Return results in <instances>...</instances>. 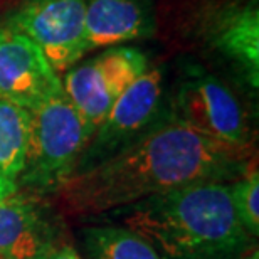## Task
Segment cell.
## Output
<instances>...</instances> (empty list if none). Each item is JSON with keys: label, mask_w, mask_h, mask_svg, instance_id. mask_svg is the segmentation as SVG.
<instances>
[{"label": "cell", "mask_w": 259, "mask_h": 259, "mask_svg": "<svg viewBox=\"0 0 259 259\" xmlns=\"http://www.w3.org/2000/svg\"><path fill=\"white\" fill-rule=\"evenodd\" d=\"M82 244L90 259H163L148 241L123 226L90 227Z\"/></svg>", "instance_id": "cell-13"}, {"label": "cell", "mask_w": 259, "mask_h": 259, "mask_svg": "<svg viewBox=\"0 0 259 259\" xmlns=\"http://www.w3.org/2000/svg\"><path fill=\"white\" fill-rule=\"evenodd\" d=\"M95 128L66 96L64 90L30 111V140L19 189L49 192L74 174Z\"/></svg>", "instance_id": "cell-3"}, {"label": "cell", "mask_w": 259, "mask_h": 259, "mask_svg": "<svg viewBox=\"0 0 259 259\" xmlns=\"http://www.w3.org/2000/svg\"><path fill=\"white\" fill-rule=\"evenodd\" d=\"M120 210L123 227L167 259H237L251 242L226 182L190 184Z\"/></svg>", "instance_id": "cell-2"}, {"label": "cell", "mask_w": 259, "mask_h": 259, "mask_svg": "<svg viewBox=\"0 0 259 259\" xmlns=\"http://www.w3.org/2000/svg\"><path fill=\"white\" fill-rule=\"evenodd\" d=\"M231 185L236 214L251 237L259 234V175L256 167H247L241 179Z\"/></svg>", "instance_id": "cell-14"}, {"label": "cell", "mask_w": 259, "mask_h": 259, "mask_svg": "<svg viewBox=\"0 0 259 259\" xmlns=\"http://www.w3.org/2000/svg\"><path fill=\"white\" fill-rule=\"evenodd\" d=\"M163 95L160 69H147L113 103L105 120L96 128L76 170L91 167L125 148L153 125ZM74 170V172H76Z\"/></svg>", "instance_id": "cell-7"}, {"label": "cell", "mask_w": 259, "mask_h": 259, "mask_svg": "<svg viewBox=\"0 0 259 259\" xmlns=\"http://www.w3.org/2000/svg\"><path fill=\"white\" fill-rule=\"evenodd\" d=\"M63 91L59 74L40 49L14 25L0 27V100L32 111Z\"/></svg>", "instance_id": "cell-8"}, {"label": "cell", "mask_w": 259, "mask_h": 259, "mask_svg": "<svg viewBox=\"0 0 259 259\" xmlns=\"http://www.w3.org/2000/svg\"><path fill=\"white\" fill-rule=\"evenodd\" d=\"M9 24L37 46L56 72L69 71L88 53L84 0H24Z\"/></svg>", "instance_id": "cell-6"}, {"label": "cell", "mask_w": 259, "mask_h": 259, "mask_svg": "<svg viewBox=\"0 0 259 259\" xmlns=\"http://www.w3.org/2000/svg\"><path fill=\"white\" fill-rule=\"evenodd\" d=\"M40 259H82L69 244H54Z\"/></svg>", "instance_id": "cell-15"}, {"label": "cell", "mask_w": 259, "mask_h": 259, "mask_svg": "<svg viewBox=\"0 0 259 259\" xmlns=\"http://www.w3.org/2000/svg\"><path fill=\"white\" fill-rule=\"evenodd\" d=\"M54 244L51 222L35 202L20 194L0 200V259H40Z\"/></svg>", "instance_id": "cell-11"}, {"label": "cell", "mask_w": 259, "mask_h": 259, "mask_svg": "<svg viewBox=\"0 0 259 259\" xmlns=\"http://www.w3.org/2000/svg\"><path fill=\"white\" fill-rule=\"evenodd\" d=\"M30 140V111L0 100V200L19 194Z\"/></svg>", "instance_id": "cell-12"}, {"label": "cell", "mask_w": 259, "mask_h": 259, "mask_svg": "<svg viewBox=\"0 0 259 259\" xmlns=\"http://www.w3.org/2000/svg\"><path fill=\"white\" fill-rule=\"evenodd\" d=\"M244 150L219 143L170 116L152 125L120 152L79 168L56 189L67 215L116 212L197 182L242 175Z\"/></svg>", "instance_id": "cell-1"}, {"label": "cell", "mask_w": 259, "mask_h": 259, "mask_svg": "<svg viewBox=\"0 0 259 259\" xmlns=\"http://www.w3.org/2000/svg\"><path fill=\"white\" fill-rule=\"evenodd\" d=\"M172 118L227 147L246 150L244 111L231 88L207 72H192L180 82Z\"/></svg>", "instance_id": "cell-5"}, {"label": "cell", "mask_w": 259, "mask_h": 259, "mask_svg": "<svg viewBox=\"0 0 259 259\" xmlns=\"http://www.w3.org/2000/svg\"><path fill=\"white\" fill-rule=\"evenodd\" d=\"M148 69V61L137 48H111L66 72L63 90L81 116L96 128L118 98Z\"/></svg>", "instance_id": "cell-4"}, {"label": "cell", "mask_w": 259, "mask_h": 259, "mask_svg": "<svg viewBox=\"0 0 259 259\" xmlns=\"http://www.w3.org/2000/svg\"><path fill=\"white\" fill-rule=\"evenodd\" d=\"M88 53L153 34L152 14L143 0H84Z\"/></svg>", "instance_id": "cell-10"}, {"label": "cell", "mask_w": 259, "mask_h": 259, "mask_svg": "<svg viewBox=\"0 0 259 259\" xmlns=\"http://www.w3.org/2000/svg\"><path fill=\"white\" fill-rule=\"evenodd\" d=\"M241 259H259V251H257V247H254V249H251V251H247L244 256H242Z\"/></svg>", "instance_id": "cell-16"}, {"label": "cell", "mask_w": 259, "mask_h": 259, "mask_svg": "<svg viewBox=\"0 0 259 259\" xmlns=\"http://www.w3.org/2000/svg\"><path fill=\"white\" fill-rule=\"evenodd\" d=\"M199 30L202 39L239 67L256 90L259 82L257 0H226L210 5L199 20Z\"/></svg>", "instance_id": "cell-9"}]
</instances>
